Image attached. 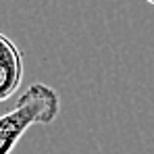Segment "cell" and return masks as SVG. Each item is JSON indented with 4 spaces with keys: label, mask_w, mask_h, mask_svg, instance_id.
<instances>
[{
    "label": "cell",
    "mask_w": 154,
    "mask_h": 154,
    "mask_svg": "<svg viewBox=\"0 0 154 154\" xmlns=\"http://www.w3.org/2000/svg\"><path fill=\"white\" fill-rule=\"evenodd\" d=\"M60 112L56 90L35 81L19 96L17 106L0 117V154H11L27 129L33 125H50Z\"/></svg>",
    "instance_id": "1"
},
{
    "label": "cell",
    "mask_w": 154,
    "mask_h": 154,
    "mask_svg": "<svg viewBox=\"0 0 154 154\" xmlns=\"http://www.w3.org/2000/svg\"><path fill=\"white\" fill-rule=\"evenodd\" d=\"M23 81V52L8 38L0 35V100H8Z\"/></svg>",
    "instance_id": "2"
},
{
    "label": "cell",
    "mask_w": 154,
    "mask_h": 154,
    "mask_svg": "<svg viewBox=\"0 0 154 154\" xmlns=\"http://www.w3.org/2000/svg\"><path fill=\"white\" fill-rule=\"evenodd\" d=\"M146 2H148V4H152V6H154V0H146Z\"/></svg>",
    "instance_id": "3"
}]
</instances>
